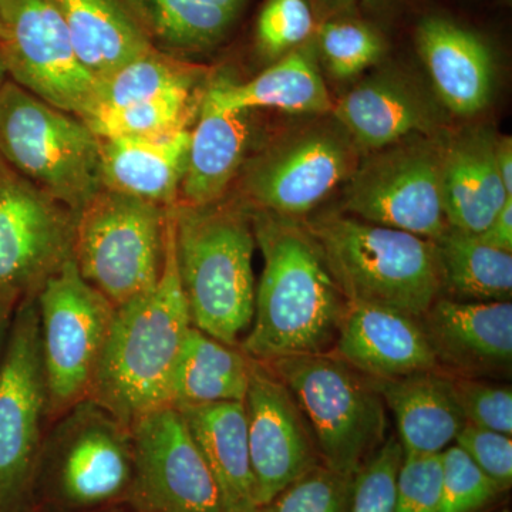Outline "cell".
I'll list each match as a JSON object with an SVG mask.
<instances>
[{"label": "cell", "instance_id": "1", "mask_svg": "<svg viewBox=\"0 0 512 512\" xmlns=\"http://www.w3.org/2000/svg\"><path fill=\"white\" fill-rule=\"evenodd\" d=\"M248 212L264 269L254 320L239 346L265 363L332 352L348 301L318 244L303 220L254 208Z\"/></svg>", "mask_w": 512, "mask_h": 512}, {"label": "cell", "instance_id": "2", "mask_svg": "<svg viewBox=\"0 0 512 512\" xmlns=\"http://www.w3.org/2000/svg\"><path fill=\"white\" fill-rule=\"evenodd\" d=\"M191 326L178 275L171 207L163 274L153 289L117 306L89 399L128 427L170 406L175 363Z\"/></svg>", "mask_w": 512, "mask_h": 512}, {"label": "cell", "instance_id": "3", "mask_svg": "<svg viewBox=\"0 0 512 512\" xmlns=\"http://www.w3.org/2000/svg\"><path fill=\"white\" fill-rule=\"evenodd\" d=\"M175 255L191 323L241 345L254 320L256 242L248 208L237 198L201 207L174 205Z\"/></svg>", "mask_w": 512, "mask_h": 512}, {"label": "cell", "instance_id": "4", "mask_svg": "<svg viewBox=\"0 0 512 512\" xmlns=\"http://www.w3.org/2000/svg\"><path fill=\"white\" fill-rule=\"evenodd\" d=\"M346 301L423 318L443 296L436 244L328 211L303 220Z\"/></svg>", "mask_w": 512, "mask_h": 512}, {"label": "cell", "instance_id": "5", "mask_svg": "<svg viewBox=\"0 0 512 512\" xmlns=\"http://www.w3.org/2000/svg\"><path fill=\"white\" fill-rule=\"evenodd\" d=\"M0 156L10 170L74 214L103 188L100 138L79 117L12 80L0 87Z\"/></svg>", "mask_w": 512, "mask_h": 512}, {"label": "cell", "instance_id": "6", "mask_svg": "<svg viewBox=\"0 0 512 512\" xmlns=\"http://www.w3.org/2000/svg\"><path fill=\"white\" fill-rule=\"evenodd\" d=\"M266 365L298 403L323 464L355 477L386 440V404L375 379L333 353L281 357Z\"/></svg>", "mask_w": 512, "mask_h": 512}, {"label": "cell", "instance_id": "7", "mask_svg": "<svg viewBox=\"0 0 512 512\" xmlns=\"http://www.w3.org/2000/svg\"><path fill=\"white\" fill-rule=\"evenodd\" d=\"M170 208L101 188L77 214L73 259L80 275L114 306L157 285Z\"/></svg>", "mask_w": 512, "mask_h": 512}, {"label": "cell", "instance_id": "8", "mask_svg": "<svg viewBox=\"0 0 512 512\" xmlns=\"http://www.w3.org/2000/svg\"><path fill=\"white\" fill-rule=\"evenodd\" d=\"M49 397L35 295L16 306L0 362V512H26L43 446Z\"/></svg>", "mask_w": 512, "mask_h": 512}, {"label": "cell", "instance_id": "9", "mask_svg": "<svg viewBox=\"0 0 512 512\" xmlns=\"http://www.w3.org/2000/svg\"><path fill=\"white\" fill-rule=\"evenodd\" d=\"M444 146L439 134H417L373 151L345 181L339 211L436 241L448 228L440 184Z\"/></svg>", "mask_w": 512, "mask_h": 512}, {"label": "cell", "instance_id": "10", "mask_svg": "<svg viewBox=\"0 0 512 512\" xmlns=\"http://www.w3.org/2000/svg\"><path fill=\"white\" fill-rule=\"evenodd\" d=\"M49 416L89 399L116 306L69 259L36 293Z\"/></svg>", "mask_w": 512, "mask_h": 512}, {"label": "cell", "instance_id": "11", "mask_svg": "<svg viewBox=\"0 0 512 512\" xmlns=\"http://www.w3.org/2000/svg\"><path fill=\"white\" fill-rule=\"evenodd\" d=\"M357 147L333 123L305 128L249 158L239 173L245 207L305 220L357 167Z\"/></svg>", "mask_w": 512, "mask_h": 512}, {"label": "cell", "instance_id": "12", "mask_svg": "<svg viewBox=\"0 0 512 512\" xmlns=\"http://www.w3.org/2000/svg\"><path fill=\"white\" fill-rule=\"evenodd\" d=\"M40 460L50 468L60 503L74 510L97 507L131 491L133 433L99 403L82 400L43 440Z\"/></svg>", "mask_w": 512, "mask_h": 512}, {"label": "cell", "instance_id": "13", "mask_svg": "<svg viewBox=\"0 0 512 512\" xmlns=\"http://www.w3.org/2000/svg\"><path fill=\"white\" fill-rule=\"evenodd\" d=\"M0 56L9 80L57 109L84 119L97 82L74 52L62 16L50 0H0Z\"/></svg>", "mask_w": 512, "mask_h": 512}, {"label": "cell", "instance_id": "14", "mask_svg": "<svg viewBox=\"0 0 512 512\" xmlns=\"http://www.w3.org/2000/svg\"><path fill=\"white\" fill-rule=\"evenodd\" d=\"M131 497L143 512H225L220 488L190 430L173 406L131 426Z\"/></svg>", "mask_w": 512, "mask_h": 512}, {"label": "cell", "instance_id": "15", "mask_svg": "<svg viewBox=\"0 0 512 512\" xmlns=\"http://www.w3.org/2000/svg\"><path fill=\"white\" fill-rule=\"evenodd\" d=\"M76 221L15 171L0 174V292L35 295L73 258Z\"/></svg>", "mask_w": 512, "mask_h": 512}, {"label": "cell", "instance_id": "16", "mask_svg": "<svg viewBox=\"0 0 512 512\" xmlns=\"http://www.w3.org/2000/svg\"><path fill=\"white\" fill-rule=\"evenodd\" d=\"M244 407L259 508L323 461L298 403L264 362L252 359Z\"/></svg>", "mask_w": 512, "mask_h": 512}, {"label": "cell", "instance_id": "17", "mask_svg": "<svg viewBox=\"0 0 512 512\" xmlns=\"http://www.w3.org/2000/svg\"><path fill=\"white\" fill-rule=\"evenodd\" d=\"M421 320L437 363L451 376H510L512 303L440 296Z\"/></svg>", "mask_w": 512, "mask_h": 512}, {"label": "cell", "instance_id": "18", "mask_svg": "<svg viewBox=\"0 0 512 512\" xmlns=\"http://www.w3.org/2000/svg\"><path fill=\"white\" fill-rule=\"evenodd\" d=\"M330 353L377 380L440 369L419 318L367 303L348 302Z\"/></svg>", "mask_w": 512, "mask_h": 512}, {"label": "cell", "instance_id": "19", "mask_svg": "<svg viewBox=\"0 0 512 512\" xmlns=\"http://www.w3.org/2000/svg\"><path fill=\"white\" fill-rule=\"evenodd\" d=\"M333 120L357 150L377 151L417 134H436L440 111L412 80L379 72L353 87L333 106Z\"/></svg>", "mask_w": 512, "mask_h": 512}, {"label": "cell", "instance_id": "20", "mask_svg": "<svg viewBox=\"0 0 512 512\" xmlns=\"http://www.w3.org/2000/svg\"><path fill=\"white\" fill-rule=\"evenodd\" d=\"M414 43L447 110L473 117L490 104L495 59L483 37L456 20L430 15L417 23Z\"/></svg>", "mask_w": 512, "mask_h": 512}, {"label": "cell", "instance_id": "21", "mask_svg": "<svg viewBox=\"0 0 512 512\" xmlns=\"http://www.w3.org/2000/svg\"><path fill=\"white\" fill-rule=\"evenodd\" d=\"M497 141L488 128H476L446 140L440 184L448 227L481 234L512 198L498 174Z\"/></svg>", "mask_w": 512, "mask_h": 512}, {"label": "cell", "instance_id": "22", "mask_svg": "<svg viewBox=\"0 0 512 512\" xmlns=\"http://www.w3.org/2000/svg\"><path fill=\"white\" fill-rule=\"evenodd\" d=\"M386 409L393 413L404 456H437L453 446L467 421L453 376L441 369L377 380Z\"/></svg>", "mask_w": 512, "mask_h": 512}, {"label": "cell", "instance_id": "23", "mask_svg": "<svg viewBox=\"0 0 512 512\" xmlns=\"http://www.w3.org/2000/svg\"><path fill=\"white\" fill-rule=\"evenodd\" d=\"M252 111L221 110L202 96L177 205L201 207L227 198L251 150Z\"/></svg>", "mask_w": 512, "mask_h": 512}, {"label": "cell", "instance_id": "24", "mask_svg": "<svg viewBox=\"0 0 512 512\" xmlns=\"http://www.w3.org/2000/svg\"><path fill=\"white\" fill-rule=\"evenodd\" d=\"M315 37L272 63L254 79L234 83L227 77L208 80L204 97L221 110L279 109L286 113L332 114L330 97L319 67Z\"/></svg>", "mask_w": 512, "mask_h": 512}, {"label": "cell", "instance_id": "25", "mask_svg": "<svg viewBox=\"0 0 512 512\" xmlns=\"http://www.w3.org/2000/svg\"><path fill=\"white\" fill-rule=\"evenodd\" d=\"M190 141L191 128L151 140H100L101 185L160 207H174L187 170Z\"/></svg>", "mask_w": 512, "mask_h": 512}, {"label": "cell", "instance_id": "26", "mask_svg": "<svg viewBox=\"0 0 512 512\" xmlns=\"http://www.w3.org/2000/svg\"><path fill=\"white\" fill-rule=\"evenodd\" d=\"M210 467L225 512L256 510L244 402H222L177 409Z\"/></svg>", "mask_w": 512, "mask_h": 512}, {"label": "cell", "instance_id": "27", "mask_svg": "<svg viewBox=\"0 0 512 512\" xmlns=\"http://www.w3.org/2000/svg\"><path fill=\"white\" fill-rule=\"evenodd\" d=\"M151 46L190 60L222 45L249 0H121Z\"/></svg>", "mask_w": 512, "mask_h": 512}, {"label": "cell", "instance_id": "28", "mask_svg": "<svg viewBox=\"0 0 512 512\" xmlns=\"http://www.w3.org/2000/svg\"><path fill=\"white\" fill-rule=\"evenodd\" d=\"M74 52L96 82L150 50L151 43L121 0H50Z\"/></svg>", "mask_w": 512, "mask_h": 512}, {"label": "cell", "instance_id": "29", "mask_svg": "<svg viewBox=\"0 0 512 512\" xmlns=\"http://www.w3.org/2000/svg\"><path fill=\"white\" fill-rule=\"evenodd\" d=\"M252 359L241 349L191 326L171 380L175 409L222 402H244Z\"/></svg>", "mask_w": 512, "mask_h": 512}, {"label": "cell", "instance_id": "30", "mask_svg": "<svg viewBox=\"0 0 512 512\" xmlns=\"http://www.w3.org/2000/svg\"><path fill=\"white\" fill-rule=\"evenodd\" d=\"M443 296L461 302H511L512 254L448 227L434 241Z\"/></svg>", "mask_w": 512, "mask_h": 512}, {"label": "cell", "instance_id": "31", "mask_svg": "<svg viewBox=\"0 0 512 512\" xmlns=\"http://www.w3.org/2000/svg\"><path fill=\"white\" fill-rule=\"evenodd\" d=\"M208 76L210 73L200 64L151 47L97 82L93 109L86 117L97 111L121 109L150 100L173 90L205 89Z\"/></svg>", "mask_w": 512, "mask_h": 512}, {"label": "cell", "instance_id": "32", "mask_svg": "<svg viewBox=\"0 0 512 512\" xmlns=\"http://www.w3.org/2000/svg\"><path fill=\"white\" fill-rule=\"evenodd\" d=\"M204 92L173 90L121 109L97 111L83 121L100 140L170 137L191 128Z\"/></svg>", "mask_w": 512, "mask_h": 512}, {"label": "cell", "instance_id": "33", "mask_svg": "<svg viewBox=\"0 0 512 512\" xmlns=\"http://www.w3.org/2000/svg\"><path fill=\"white\" fill-rule=\"evenodd\" d=\"M315 43L319 60L338 80L359 76L379 63L386 53V40L382 33L357 16L318 23Z\"/></svg>", "mask_w": 512, "mask_h": 512}, {"label": "cell", "instance_id": "34", "mask_svg": "<svg viewBox=\"0 0 512 512\" xmlns=\"http://www.w3.org/2000/svg\"><path fill=\"white\" fill-rule=\"evenodd\" d=\"M318 19L309 0H265L256 18L258 55L274 63L315 37Z\"/></svg>", "mask_w": 512, "mask_h": 512}, {"label": "cell", "instance_id": "35", "mask_svg": "<svg viewBox=\"0 0 512 512\" xmlns=\"http://www.w3.org/2000/svg\"><path fill=\"white\" fill-rule=\"evenodd\" d=\"M353 481L325 464H319L256 512H350Z\"/></svg>", "mask_w": 512, "mask_h": 512}, {"label": "cell", "instance_id": "36", "mask_svg": "<svg viewBox=\"0 0 512 512\" xmlns=\"http://www.w3.org/2000/svg\"><path fill=\"white\" fill-rule=\"evenodd\" d=\"M441 461L439 512H480L501 494L500 488L456 444L441 453Z\"/></svg>", "mask_w": 512, "mask_h": 512}, {"label": "cell", "instance_id": "37", "mask_svg": "<svg viewBox=\"0 0 512 512\" xmlns=\"http://www.w3.org/2000/svg\"><path fill=\"white\" fill-rule=\"evenodd\" d=\"M403 457L397 436L387 437L356 473L350 512H393L396 478Z\"/></svg>", "mask_w": 512, "mask_h": 512}, {"label": "cell", "instance_id": "38", "mask_svg": "<svg viewBox=\"0 0 512 512\" xmlns=\"http://www.w3.org/2000/svg\"><path fill=\"white\" fill-rule=\"evenodd\" d=\"M453 384L467 424L512 436L510 384L461 376H453Z\"/></svg>", "mask_w": 512, "mask_h": 512}, {"label": "cell", "instance_id": "39", "mask_svg": "<svg viewBox=\"0 0 512 512\" xmlns=\"http://www.w3.org/2000/svg\"><path fill=\"white\" fill-rule=\"evenodd\" d=\"M441 476V454L404 456L396 478L393 512H439Z\"/></svg>", "mask_w": 512, "mask_h": 512}, {"label": "cell", "instance_id": "40", "mask_svg": "<svg viewBox=\"0 0 512 512\" xmlns=\"http://www.w3.org/2000/svg\"><path fill=\"white\" fill-rule=\"evenodd\" d=\"M456 446L473 460L501 493L512 485V439L507 434L466 424L458 433Z\"/></svg>", "mask_w": 512, "mask_h": 512}, {"label": "cell", "instance_id": "41", "mask_svg": "<svg viewBox=\"0 0 512 512\" xmlns=\"http://www.w3.org/2000/svg\"><path fill=\"white\" fill-rule=\"evenodd\" d=\"M476 237L488 247L512 254V198L505 202L487 229Z\"/></svg>", "mask_w": 512, "mask_h": 512}, {"label": "cell", "instance_id": "42", "mask_svg": "<svg viewBox=\"0 0 512 512\" xmlns=\"http://www.w3.org/2000/svg\"><path fill=\"white\" fill-rule=\"evenodd\" d=\"M318 23L336 18H355L360 0H309Z\"/></svg>", "mask_w": 512, "mask_h": 512}, {"label": "cell", "instance_id": "43", "mask_svg": "<svg viewBox=\"0 0 512 512\" xmlns=\"http://www.w3.org/2000/svg\"><path fill=\"white\" fill-rule=\"evenodd\" d=\"M22 299L15 292H0V362L5 355L6 343H8L10 326H12L13 316H15L16 306Z\"/></svg>", "mask_w": 512, "mask_h": 512}, {"label": "cell", "instance_id": "44", "mask_svg": "<svg viewBox=\"0 0 512 512\" xmlns=\"http://www.w3.org/2000/svg\"><path fill=\"white\" fill-rule=\"evenodd\" d=\"M497 170L505 192L512 197V138L503 137L497 141Z\"/></svg>", "mask_w": 512, "mask_h": 512}, {"label": "cell", "instance_id": "45", "mask_svg": "<svg viewBox=\"0 0 512 512\" xmlns=\"http://www.w3.org/2000/svg\"><path fill=\"white\" fill-rule=\"evenodd\" d=\"M394 2V0H360L363 6L366 9H382L383 6L389 5V3Z\"/></svg>", "mask_w": 512, "mask_h": 512}, {"label": "cell", "instance_id": "46", "mask_svg": "<svg viewBox=\"0 0 512 512\" xmlns=\"http://www.w3.org/2000/svg\"><path fill=\"white\" fill-rule=\"evenodd\" d=\"M6 80H9L8 70H6L5 63H3L2 56H0V87L5 84Z\"/></svg>", "mask_w": 512, "mask_h": 512}, {"label": "cell", "instance_id": "47", "mask_svg": "<svg viewBox=\"0 0 512 512\" xmlns=\"http://www.w3.org/2000/svg\"><path fill=\"white\" fill-rule=\"evenodd\" d=\"M10 170L8 164L5 163L2 156H0V174L6 173V171Z\"/></svg>", "mask_w": 512, "mask_h": 512}, {"label": "cell", "instance_id": "48", "mask_svg": "<svg viewBox=\"0 0 512 512\" xmlns=\"http://www.w3.org/2000/svg\"><path fill=\"white\" fill-rule=\"evenodd\" d=\"M3 39V29H2V23H0V42H2Z\"/></svg>", "mask_w": 512, "mask_h": 512}, {"label": "cell", "instance_id": "49", "mask_svg": "<svg viewBox=\"0 0 512 512\" xmlns=\"http://www.w3.org/2000/svg\"><path fill=\"white\" fill-rule=\"evenodd\" d=\"M251 512H256V510L255 511H251Z\"/></svg>", "mask_w": 512, "mask_h": 512}]
</instances>
